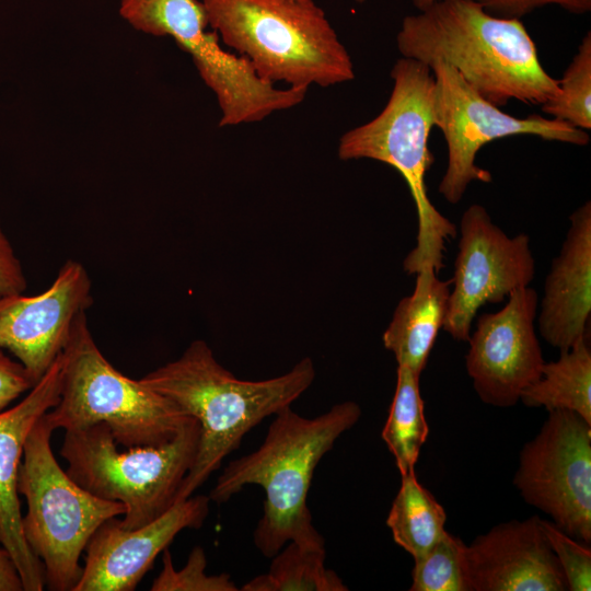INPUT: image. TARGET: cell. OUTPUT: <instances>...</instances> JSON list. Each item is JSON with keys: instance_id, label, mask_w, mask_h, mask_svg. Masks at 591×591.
<instances>
[{"instance_id": "cell-25", "label": "cell", "mask_w": 591, "mask_h": 591, "mask_svg": "<svg viewBox=\"0 0 591 591\" xmlns=\"http://www.w3.org/2000/svg\"><path fill=\"white\" fill-rule=\"evenodd\" d=\"M463 541L445 532L425 555L414 559L410 591H468Z\"/></svg>"}, {"instance_id": "cell-30", "label": "cell", "mask_w": 591, "mask_h": 591, "mask_svg": "<svg viewBox=\"0 0 591 591\" xmlns=\"http://www.w3.org/2000/svg\"><path fill=\"white\" fill-rule=\"evenodd\" d=\"M26 286L21 260L0 223V296L23 293Z\"/></svg>"}, {"instance_id": "cell-4", "label": "cell", "mask_w": 591, "mask_h": 591, "mask_svg": "<svg viewBox=\"0 0 591 591\" xmlns=\"http://www.w3.org/2000/svg\"><path fill=\"white\" fill-rule=\"evenodd\" d=\"M208 26L264 81L328 88L355 78L351 57L315 0H201Z\"/></svg>"}, {"instance_id": "cell-8", "label": "cell", "mask_w": 591, "mask_h": 591, "mask_svg": "<svg viewBox=\"0 0 591 591\" xmlns=\"http://www.w3.org/2000/svg\"><path fill=\"white\" fill-rule=\"evenodd\" d=\"M44 415L26 437L19 468L18 491L27 505L22 531L44 566L45 587L73 591L91 536L106 520L121 517L125 506L92 495L61 468L50 445L54 431Z\"/></svg>"}, {"instance_id": "cell-23", "label": "cell", "mask_w": 591, "mask_h": 591, "mask_svg": "<svg viewBox=\"0 0 591 591\" xmlns=\"http://www.w3.org/2000/svg\"><path fill=\"white\" fill-rule=\"evenodd\" d=\"M419 380L420 374L405 366L397 367L396 389L382 429V439L401 475L415 470L420 449L429 432Z\"/></svg>"}, {"instance_id": "cell-27", "label": "cell", "mask_w": 591, "mask_h": 591, "mask_svg": "<svg viewBox=\"0 0 591 591\" xmlns=\"http://www.w3.org/2000/svg\"><path fill=\"white\" fill-rule=\"evenodd\" d=\"M543 532L555 554L570 591L591 590V549L567 535L553 522L541 519Z\"/></svg>"}, {"instance_id": "cell-15", "label": "cell", "mask_w": 591, "mask_h": 591, "mask_svg": "<svg viewBox=\"0 0 591 591\" xmlns=\"http://www.w3.org/2000/svg\"><path fill=\"white\" fill-rule=\"evenodd\" d=\"M209 502L208 496H190L132 530L121 528L117 517L106 520L86 544L82 576L73 591L135 590L157 556L182 530L204 524Z\"/></svg>"}, {"instance_id": "cell-18", "label": "cell", "mask_w": 591, "mask_h": 591, "mask_svg": "<svg viewBox=\"0 0 591 591\" xmlns=\"http://www.w3.org/2000/svg\"><path fill=\"white\" fill-rule=\"evenodd\" d=\"M570 225L544 282L537 327L543 339L560 351L590 336L591 202L569 217Z\"/></svg>"}, {"instance_id": "cell-3", "label": "cell", "mask_w": 591, "mask_h": 591, "mask_svg": "<svg viewBox=\"0 0 591 591\" xmlns=\"http://www.w3.org/2000/svg\"><path fill=\"white\" fill-rule=\"evenodd\" d=\"M274 416L259 448L231 461L208 496L210 501L224 503L247 485L264 489L263 517L253 540L266 557L291 541L324 543L306 503L310 485L321 459L357 424L361 408L346 401L314 418L302 417L291 406Z\"/></svg>"}, {"instance_id": "cell-13", "label": "cell", "mask_w": 591, "mask_h": 591, "mask_svg": "<svg viewBox=\"0 0 591 591\" xmlns=\"http://www.w3.org/2000/svg\"><path fill=\"white\" fill-rule=\"evenodd\" d=\"M537 309L538 294L528 286L512 291L499 311L478 316L465 367L485 404L513 406L541 376L545 360L535 332Z\"/></svg>"}, {"instance_id": "cell-31", "label": "cell", "mask_w": 591, "mask_h": 591, "mask_svg": "<svg viewBox=\"0 0 591 591\" xmlns=\"http://www.w3.org/2000/svg\"><path fill=\"white\" fill-rule=\"evenodd\" d=\"M0 591H23L16 567L3 546H0Z\"/></svg>"}, {"instance_id": "cell-28", "label": "cell", "mask_w": 591, "mask_h": 591, "mask_svg": "<svg viewBox=\"0 0 591 591\" xmlns=\"http://www.w3.org/2000/svg\"><path fill=\"white\" fill-rule=\"evenodd\" d=\"M488 13L503 18L518 19L545 5H558L571 13L582 14L591 10V0H473Z\"/></svg>"}, {"instance_id": "cell-6", "label": "cell", "mask_w": 591, "mask_h": 591, "mask_svg": "<svg viewBox=\"0 0 591 591\" xmlns=\"http://www.w3.org/2000/svg\"><path fill=\"white\" fill-rule=\"evenodd\" d=\"M44 417L53 431L103 422L117 444L127 449L160 445L194 418L140 380L116 370L99 349L85 312L76 320L63 349L59 401Z\"/></svg>"}, {"instance_id": "cell-17", "label": "cell", "mask_w": 591, "mask_h": 591, "mask_svg": "<svg viewBox=\"0 0 591 591\" xmlns=\"http://www.w3.org/2000/svg\"><path fill=\"white\" fill-rule=\"evenodd\" d=\"M62 371L63 351L21 402L0 412V545L11 556L23 591H42L45 571L23 535L19 468L32 427L59 401Z\"/></svg>"}, {"instance_id": "cell-22", "label": "cell", "mask_w": 591, "mask_h": 591, "mask_svg": "<svg viewBox=\"0 0 591 591\" xmlns=\"http://www.w3.org/2000/svg\"><path fill=\"white\" fill-rule=\"evenodd\" d=\"M325 543L288 542L271 558L266 573L248 580L243 591H347L348 587L325 567Z\"/></svg>"}, {"instance_id": "cell-32", "label": "cell", "mask_w": 591, "mask_h": 591, "mask_svg": "<svg viewBox=\"0 0 591 591\" xmlns=\"http://www.w3.org/2000/svg\"><path fill=\"white\" fill-rule=\"evenodd\" d=\"M438 0H412L413 4L418 9L422 10L430 5L431 3L436 2Z\"/></svg>"}, {"instance_id": "cell-10", "label": "cell", "mask_w": 591, "mask_h": 591, "mask_svg": "<svg viewBox=\"0 0 591 591\" xmlns=\"http://www.w3.org/2000/svg\"><path fill=\"white\" fill-rule=\"evenodd\" d=\"M119 15L136 31L171 36L186 51L219 105L223 126H237L262 117L274 104L275 85L262 80L248 61L220 45L208 31L201 1L121 0Z\"/></svg>"}, {"instance_id": "cell-29", "label": "cell", "mask_w": 591, "mask_h": 591, "mask_svg": "<svg viewBox=\"0 0 591 591\" xmlns=\"http://www.w3.org/2000/svg\"><path fill=\"white\" fill-rule=\"evenodd\" d=\"M35 384L24 367L0 348V412Z\"/></svg>"}, {"instance_id": "cell-9", "label": "cell", "mask_w": 591, "mask_h": 591, "mask_svg": "<svg viewBox=\"0 0 591 591\" xmlns=\"http://www.w3.org/2000/svg\"><path fill=\"white\" fill-rule=\"evenodd\" d=\"M434 78L433 114L448 147V164L439 193L457 204L472 182L490 183L489 171L476 164L480 148L496 139L531 135L548 141L587 146L586 130L540 115L515 117L484 99L459 72L443 61L429 66Z\"/></svg>"}, {"instance_id": "cell-20", "label": "cell", "mask_w": 591, "mask_h": 591, "mask_svg": "<svg viewBox=\"0 0 591 591\" xmlns=\"http://www.w3.org/2000/svg\"><path fill=\"white\" fill-rule=\"evenodd\" d=\"M520 401L529 407L570 410L591 425L590 336L545 362L537 381L523 390Z\"/></svg>"}, {"instance_id": "cell-19", "label": "cell", "mask_w": 591, "mask_h": 591, "mask_svg": "<svg viewBox=\"0 0 591 591\" xmlns=\"http://www.w3.org/2000/svg\"><path fill=\"white\" fill-rule=\"evenodd\" d=\"M416 275L413 293L398 302L382 340L398 366L421 375L444 323L452 279H439L433 268Z\"/></svg>"}, {"instance_id": "cell-33", "label": "cell", "mask_w": 591, "mask_h": 591, "mask_svg": "<svg viewBox=\"0 0 591 591\" xmlns=\"http://www.w3.org/2000/svg\"><path fill=\"white\" fill-rule=\"evenodd\" d=\"M355 1L358 2V3H363V2H366L367 0H355Z\"/></svg>"}, {"instance_id": "cell-14", "label": "cell", "mask_w": 591, "mask_h": 591, "mask_svg": "<svg viewBox=\"0 0 591 591\" xmlns=\"http://www.w3.org/2000/svg\"><path fill=\"white\" fill-rule=\"evenodd\" d=\"M93 303L85 267L68 259L51 285L35 296H0V348L37 383L63 351L78 316Z\"/></svg>"}, {"instance_id": "cell-26", "label": "cell", "mask_w": 591, "mask_h": 591, "mask_svg": "<svg viewBox=\"0 0 591 591\" xmlns=\"http://www.w3.org/2000/svg\"><path fill=\"white\" fill-rule=\"evenodd\" d=\"M162 570L154 579L152 591H237L239 588L228 573L206 575L207 558L201 546L189 553L185 566L174 568L169 548L163 551Z\"/></svg>"}, {"instance_id": "cell-2", "label": "cell", "mask_w": 591, "mask_h": 591, "mask_svg": "<svg viewBox=\"0 0 591 591\" xmlns=\"http://www.w3.org/2000/svg\"><path fill=\"white\" fill-rule=\"evenodd\" d=\"M314 379V363L306 357L282 375L262 381L240 380L218 362L201 339L192 341L177 359L142 376L143 384L199 422L196 457L177 501L190 497L240 447L251 429L291 406Z\"/></svg>"}, {"instance_id": "cell-1", "label": "cell", "mask_w": 591, "mask_h": 591, "mask_svg": "<svg viewBox=\"0 0 591 591\" xmlns=\"http://www.w3.org/2000/svg\"><path fill=\"white\" fill-rule=\"evenodd\" d=\"M396 45L402 57L428 67L445 62L498 107L512 100L542 105L558 90L520 20L495 16L473 0H438L405 16Z\"/></svg>"}, {"instance_id": "cell-16", "label": "cell", "mask_w": 591, "mask_h": 591, "mask_svg": "<svg viewBox=\"0 0 591 591\" xmlns=\"http://www.w3.org/2000/svg\"><path fill=\"white\" fill-rule=\"evenodd\" d=\"M468 591H564L567 583L541 518L491 528L464 546Z\"/></svg>"}, {"instance_id": "cell-5", "label": "cell", "mask_w": 591, "mask_h": 591, "mask_svg": "<svg viewBox=\"0 0 591 591\" xmlns=\"http://www.w3.org/2000/svg\"><path fill=\"white\" fill-rule=\"evenodd\" d=\"M393 88L387 103L374 118L345 132L338 142L340 160L371 159L394 167L406 181L418 216L417 244L403 268L417 274L443 267L444 243L456 235L455 225L430 201L426 173L433 163L428 148L434 127V78L431 69L402 57L391 70Z\"/></svg>"}, {"instance_id": "cell-7", "label": "cell", "mask_w": 591, "mask_h": 591, "mask_svg": "<svg viewBox=\"0 0 591 591\" xmlns=\"http://www.w3.org/2000/svg\"><path fill=\"white\" fill-rule=\"evenodd\" d=\"M199 437V422L193 418L160 445L119 451L109 428L101 422L67 430L60 455L68 463L67 474L83 489L125 506L119 523L132 530L152 522L177 502Z\"/></svg>"}, {"instance_id": "cell-12", "label": "cell", "mask_w": 591, "mask_h": 591, "mask_svg": "<svg viewBox=\"0 0 591 591\" xmlns=\"http://www.w3.org/2000/svg\"><path fill=\"white\" fill-rule=\"evenodd\" d=\"M535 276V259L525 233L509 236L484 206L471 205L460 220L459 252L442 328L467 341L473 320L486 303H500Z\"/></svg>"}, {"instance_id": "cell-24", "label": "cell", "mask_w": 591, "mask_h": 591, "mask_svg": "<svg viewBox=\"0 0 591 591\" xmlns=\"http://www.w3.org/2000/svg\"><path fill=\"white\" fill-rule=\"evenodd\" d=\"M556 94L541 105L552 118L591 129V33L582 38L577 54L557 80Z\"/></svg>"}, {"instance_id": "cell-11", "label": "cell", "mask_w": 591, "mask_h": 591, "mask_svg": "<svg viewBox=\"0 0 591 591\" xmlns=\"http://www.w3.org/2000/svg\"><path fill=\"white\" fill-rule=\"evenodd\" d=\"M513 484L523 500L567 535L591 542V425L573 412H548L524 444Z\"/></svg>"}, {"instance_id": "cell-21", "label": "cell", "mask_w": 591, "mask_h": 591, "mask_svg": "<svg viewBox=\"0 0 591 591\" xmlns=\"http://www.w3.org/2000/svg\"><path fill=\"white\" fill-rule=\"evenodd\" d=\"M401 476V487L392 502L386 525L394 542L417 559L445 534L447 513L417 480L415 470Z\"/></svg>"}]
</instances>
